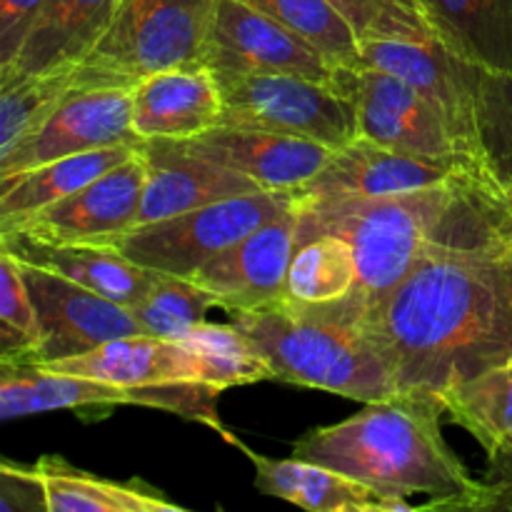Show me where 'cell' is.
Listing matches in <instances>:
<instances>
[{"label": "cell", "mask_w": 512, "mask_h": 512, "mask_svg": "<svg viewBox=\"0 0 512 512\" xmlns=\"http://www.w3.org/2000/svg\"><path fill=\"white\" fill-rule=\"evenodd\" d=\"M510 215L465 190L398 288L360 320L400 395L438 400L512 358V310L500 275Z\"/></svg>", "instance_id": "cell-1"}, {"label": "cell", "mask_w": 512, "mask_h": 512, "mask_svg": "<svg viewBox=\"0 0 512 512\" xmlns=\"http://www.w3.org/2000/svg\"><path fill=\"white\" fill-rule=\"evenodd\" d=\"M440 415L438 400L423 395L365 403L353 418L300 438L293 453L380 490L405 512L495 510V493L453 453Z\"/></svg>", "instance_id": "cell-2"}, {"label": "cell", "mask_w": 512, "mask_h": 512, "mask_svg": "<svg viewBox=\"0 0 512 512\" xmlns=\"http://www.w3.org/2000/svg\"><path fill=\"white\" fill-rule=\"evenodd\" d=\"M465 190L475 188L470 183H453L380 198L298 195V243L315 235L343 238L358 260V295L368 313L410 273Z\"/></svg>", "instance_id": "cell-3"}, {"label": "cell", "mask_w": 512, "mask_h": 512, "mask_svg": "<svg viewBox=\"0 0 512 512\" xmlns=\"http://www.w3.org/2000/svg\"><path fill=\"white\" fill-rule=\"evenodd\" d=\"M228 315L268 360L273 380L325 390L358 403L400 398L388 360L360 323L305 313L288 303Z\"/></svg>", "instance_id": "cell-4"}, {"label": "cell", "mask_w": 512, "mask_h": 512, "mask_svg": "<svg viewBox=\"0 0 512 512\" xmlns=\"http://www.w3.org/2000/svg\"><path fill=\"white\" fill-rule=\"evenodd\" d=\"M220 0H123L113 25L80 63L83 85H135L178 65H205Z\"/></svg>", "instance_id": "cell-5"}, {"label": "cell", "mask_w": 512, "mask_h": 512, "mask_svg": "<svg viewBox=\"0 0 512 512\" xmlns=\"http://www.w3.org/2000/svg\"><path fill=\"white\" fill-rule=\"evenodd\" d=\"M228 128L268 130L340 150L360 135L355 95L318 80L270 73H215Z\"/></svg>", "instance_id": "cell-6"}, {"label": "cell", "mask_w": 512, "mask_h": 512, "mask_svg": "<svg viewBox=\"0 0 512 512\" xmlns=\"http://www.w3.org/2000/svg\"><path fill=\"white\" fill-rule=\"evenodd\" d=\"M295 200V190H258L173 218L135 225L110 245L143 268L193 278L208 260L293 208Z\"/></svg>", "instance_id": "cell-7"}, {"label": "cell", "mask_w": 512, "mask_h": 512, "mask_svg": "<svg viewBox=\"0 0 512 512\" xmlns=\"http://www.w3.org/2000/svg\"><path fill=\"white\" fill-rule=\"evenodd\" d=\"M360 68L385 70L395 78L405 80L425 95L448 120L450 130L463 148L473 183L480 193L512 213L503 190L495 183L483 150V130H480V88L475 65L465 63L458 55L448 53L438 43H410V40H363L360 43ZM512 228V225H510Z\"/></svg>", "instance_id": "cell-8"}, {"label": "cell", "mask_w": 512, "mask_h": 512, "mask_svg": "<svg viewBox=\"0 0 512 512\" xmlns=\"http://www.w3.org/2000/svg\"><path fill=\"white\" fill-rule=\"evenodd\" d=\"M205 65L213 73L298 75L350 95L358 88V70L335 65L313 43L243 0L218 3L205 48Z\"/></svg>", "instance_id": "cell-9"}, {"label": "cell", "mask_w": 512, "mask_h": 512, "mask_svg": "<svg viewBox=\"0 0 512 512\" xmlns=\"http://www.w3.org/2000/svg\"><path fill=\"white\" fill-rule=\"evenodd\" d=\"M128 143L143 145L133 130V85H78L28 140L0 158V180L65 155Z\"/></svg>", "instance_id": "cell-10"}, {"label": "cell", "mask_w": 512, "mask_h": 512, "mask_svg": "<svg viewBox=\"0 0 512 512\" xmlns=\"http://www.w3.org/2000/svg\"><path fill=\"white\" fill-rule=\"evenodd\" d=\"M355 103L363 138L430 163L453 165L470 178L468 160L448 120L410 83L385 70L360 68Z\"/></svg>", "instance_id": "cell-11"}, {"label": "cell", "mask_w": 512, "mask_h": 512, "mask_svg": "<svg viewBox=\"0 0 512 512\" xmlns=\"http://www.w3.org/2000/svg\"><path fill=\"white\" fill-rule=\"evenodd\" d=\"M40 323V345L30 363L75 358L108 340L143 333L133 310L68 278L20 263Z\"/></svg>", "instance_id": "cell-12"}, {"label": "cell", "mask_w": 512, "mask_h": 512, "mask_svg": "<svg viewBox=\"0 0 512 512\" xmlns=\"http://www.w3.org/2000/svg\"><path fill=\"white\" fill-rule=\"evenodd\" d=\"M145 180H148V163L140 148L133 158L115 165L113 170L95 178L85 188L75 190L68 198L18 223L0 225V233L23 230L35 238L55 240V243L110 245L138 225Z\"/></svg>", "instance_id": "cell-13"}, {"label": "cell", "mask_w": 512, "mask_h": 512, "mask_svg": "<svg viewBox=\"0 0 512 512\" xmlns=\"http://www.w3.org/2000/svg\"><path fill=\"white\" fill-rule=\"evenodd\" d=\"M298 245V210L288 208L230 245L193 275L218 298L220 308L255 310L283 303L290 260Z\"/></svg>", "instance_id": "cell-14"}, {"label": "cell", "mask_w": 512, "mask_h": 512, "mask_svg": "<svg viewBox=\"0 0 512 512\" xmlns=\"http://www.w3.org/2000/svg\"><path fill=\"white\" fill-rule=\"evenodd\" d=\"M38 365H48L60 373L123 385V388L138 393V405H143V408L148 405V395L153 390L195 383L210 385L205 383L198 353L188 343L165 340L148 333L123 335V338L108 340V343L98 345L83 355H75V358Z\"/></svg>", "instance_id": "cell-15"}, {"label": "cell", "mask_w": 512, "mask_h": 512, "mask_svg": "<svg viewBox=\"0 0 512 512\" xmlns=\"http://www.w3.org/2000/svg\"><path fill=\"white\" fill-rule=\"evenodd\" d=\"M453 183L473 185V180L453 165L430 163V160L415 158V155L398 153V150H390L358 135L353 143L335 150L325 168L295 193L313 195V198H323V195L380 198V195L418 193V190Z\"/></svg>", "instance_id": "cell-16"}, {"label": "cell", "mask_w": 512, "mask_h": 512, "mask_svg": "<svg viewBox=\"0 0 512 512\" xmlns=\"http://www.w3.org/2000/svg\"><path fill=\"white\" fill-rule=\"evenodd\" d=\"M143 155L148 180L138 225L265 190L248 175L193 153L180 140H143Z\"/></svg>", "instance_id": "cell-17"}, {"label": "cell", "mask_w": 512, "mask_h": 512, "mask_svg": "<svg viewBox=\"0 0 512 512\" xmlns=\"http://www.w3.org/2000/svg\"><path fill=\"white\" fill-rule=\"evenodd\" d=\"M180 143L203 158L248 175L265 190L305 188L335 153L315 140L228 125H215Z\"/></svg>", "instance_id": "cell-18"}, {"label": "cell", "mask_w": 512, "mask_h": 512, "mask_svg": "<svg viewBox=\"0 0 512 512\" xmlns=\"http://www.w3.org/2000/svg\"><path fill=\"white\" fill-rule=\"evenodd\" d=\"M0 250L13 255L18 263L50 270L125 308L138 305L160 275L158 270L128 260L108 243H55L23 230H3Z\"/></svg>", "instance_id": "cell-19"}, {"label": "cell", "mask_w": 512, "mask_h": 512, "mask_svg": "<svg viewBox=\"0 0 512 512\" xmlns=\"http://www.w3.org/2000/svg\"><path fill=\"white\" fill-rule=\"evenodd\" d=\"M223 93L208 65H178L133 85V130L143 140H188L220 125Z\"/></svg>", "instance_id": "cell-20"}, {"label": "cell", "mask_w": 512, "mask_h": 512, "mask_svg": "<svg viewBox=\"0 0 512 512\" xmlns=\"http://www.w3.org/2000/svg\"><path fill=\"white\" fill-rule=\"evenodd\" d=\"M118 405H138V393L123 385L60 373L38 363L0 360V418L18 420L50 410H73L98 418Z\"/></svg>", "instance_id": "cell-21"}, {"label": "cell", "mask_w": 512, "mask_h": 512, "mask_svg": "<svg viewBox=\"0 0 512 512\" xmlns=\"http://www.w3.org/2000/svg\"><path fill=\"white\" fill-rule=\"evenodd\" d=\"M123 0H45L18 58L0 75L80 65L113 25Z\"/></svg>", "instance_id": "cell-22"}, {"label": "cell", "mask_w": 512, "mask_h": 512, "mask_svg": "<svg viewBox=\"0 0 512 512\" xmlns=\"http://www.w3.org/2000/svg\"><path fill=\"white\" fill-rule=\"evenodd\" d=\"M235 445H240V440ZM255 465V488L313 512H405L380 490L303 458L273 460L240 445Z\"/></svg>", "instance_id": "cell-23"}, {"label": "cell", "mask_w": 512, "mask_h": 512, "mask_svg": "<svg viewBox=\"0 0 512 512\" xmlns=\"http://www.w3.org/2000/svg\"><path fill=\"white\" fill-rule=\"evenodd\" d=\"M358 288L360 275L353 248L338 235H315L295 245L283 303L360 323L365 308Z\"/></svg>", "instance_id": "cell-24"}, {"label": "cell", "mask_w": 512, "mask_h": 512, "mask_svg": "<svg viewBox=\"0 0 512 512\" xmlns=\"http://www.w3.org/2000/svg\"><path fill=\"white\" fill-rule=\"evenodd\" d=\"M143 145H113V148L88 150L65 155L40 168L25 170L15 178L0 180V225L18 223L40 213L48 205L68 198L95 178L113 170L115 165L133 158Z\"/></svg>", "instance_id": "cell-25"}, {"label": "cell", "mask_w": 512, "mask_h": 512, "mask_svg": "<svg viewBox=\"0 0 512 512\" xmlns=\"http://www.w3.org/2000/svg\"><path fill=\"white\" fill-rule=\"evenodd\" d=\"M48 498V512H183L145 483H113L73 468L58 455H45L33 465Z\"/></svg>", "instance_id": "cell-26"}, {"label": "cell", "mask_w": 512, "mask_h": 512, "mask_svg": "<svg viewBox=\"0 0 512 512\" xmlns=\"http://www.w3.org/2000/svg\"><path fill=\"white\" fill-rule=\"evenodd\" d=\"M450 423L468 430L488 458L512 448V358L438 395Z\"/></svg>", "instance_id": "cell-27"}, {"label": "cell", "mask_w": 512, "mask_h": 512, "mask_svg": "<svg viewBox=\"0 0 512 512\" xmlns=\"http://www.w3.org/2000/svg\"><path fill=\"white\" fill-rule=\"evenodd\" d=\"M78 85H83L80 65L0 75V158L28 140Z\"/></svg>", "instance_id": "cell-28"}, {"label": "cell", "mask_w": 512, "mask_h": 512, "mask_svg": "<svg viewBox=\"0 0 512 512\" xmlns=\"http://www.w3.org/2000/svg\"><path fill=\"white\" fill-rule=\"evenodd\" d=\"M298 33L335 65L360 70V40L328 0H243Z\"/></svg>", "instance_id": "cell-29"}, {"label": "cell", "mask_w": 512, "mask_h": 512, "mask_svg": "<svg viewBox=\"0 0 512 512\" xmlns=\"http://www.w3.org/2000/svg\"><path fill=\"white\" fill-rule=\"evenodd\" d=\"M183 343H188L198 353L205 383L215 388L228 390L233 385L273 380V368L268 360L233 323L215 325L205 320L185 335Z\"/></svg>", "instance_id": "cell-30"}, {"label": "cell", "mask_w": 512, "mask_h": 512, "mask_svg": "<svg viewBox=\"0 0 512 512\" xmlns=\"http://www.w3.org/2000/svg\"><path fill=\"white\" fill-rule=\"evenodd\" d=\"M210 308H220V303L208 288L195 283L193 278L160 273L148 295L130 310L143 333L165 340H183L190 330L205 323Z\"/></svg>", "instance_id": "cell-31"}, {"label": "cell", "mask_w": 512, "mask_h": 512, "mask_svg": "<svg viewBox=\"0 0 512 512\" xmlns=\"http://www.w3.org/2000/svg\"><path fill=\"white\" fill-rule=\"evenodd\" d=\"M353 28L358 40H410L438 43V28L430 20L423 0H328Z\"/></svg>", "instance_id": "cell-32"}, {"label": "cell", "mask_w": 512, "mask_h": 512, "mask_svg": "<svg viewBox=\"0 0 512 512\" xmlns=\"http://www.w3.org/2000/svg\"><path fill=\"white\" fill-rule=\"evenodd\" d=\"M483 150L512 213V75L478 70Z\"/></svg>", "instance_id": "cell-33"}, {"label": "cell", "mask_w": 512, "mask_h": 512, "mask_svg": "<svg viewBox=\"0 0 512 512\" xmlns=\"http://www.w3.org/2000/svg\"><path fill=\"white\" fill-rule=\"evenodd\" d=\"M40 345V323L20 263L0 250V360L30 363Z\"/></svg>", "instance_id": "cell-34"}, {"label": "cell", "mask_w": 512, "mask_h": 512, "mask_svg": "<svg viewBox=\"0 0 512 512\" xmlns=\"http://www.w3.org/2000/svg\"><path fill=\"white\" fill-rule=\"evenodd\" d=\"M0 510L3 512H48V498L35 468L3 463L0 465Z\"/></svg>", "instance_id": "cell-35"}, {"label": "cell", "mask_w": 512, "mask_h": 512, "mask_svg": "<svg viewBox=\"0 0 512 512\" xmlns=\"http://www.w3.org/2000/svg\"><path fill=\"white\" fill-rule=\"evenodd\" d=\"M45 0H0V68L18 58Z\"/></svg>", "instance_id": "cell-36"}, {"label": "cell", "mask_w": 512, "mask_h": 512, "mask_svg": "<svg viewBox=\"0 0 512 512\" xmlns=\"http://www.w3.org/2000/svg\"><path fill=\"white\" fill-rule=\"evenodd\" d=\"M483 480L495 493L498 508L512 510V448L488 458V475Z\"/></svg>", "instance_id": "cell-37"}, {"label": "cell", "mask_w": 512, "mask_h": 512, "mask_svg": "<svg viewBox=\"0 0 512 512\" xmlns=\"http://www.w3.org/2000/svg\"><path fill=\"white\" fill-rule=\"evenodd\" d=\"M500 275H503L505 295H508V303L512 310V248L505 243V248L500 250Z\"/></svg>", "instance_id": "cell-38"}, {"label": "cell", "mask_w": 512, "mask_h": 512, "mask_svg": "<svg viewBox=\"0 0 512 512\" xmlns=\"http://www.w3.org/2000/svg\"><path fill=\"white\" fill-rule=\"evenodd\" d=\"M505 243H508V245H510V248H512V228L508 230V235H505Z\"/></svg>", "instance_id": "cell-39"}]
</instances>
